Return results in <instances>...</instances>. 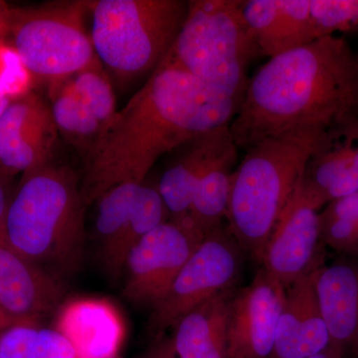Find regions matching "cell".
<instances>
[{
    "label": "cell",
    "mask_w": 358,
    "mask_h": 358,
    "mask_svg": "<svg viewBox=\"0 0 358 358\" xmlns=\"http://www.w3.org/2000/svg\"><path fill=\"white\" fill-rule=\"evenodd\" d=\"M58 134L43 98L29 92L13 99L0 117V178L23 176L50 164Z\"/></svg>",
    "instance_id": "10"
},
{
    "label": "cell",
    "mask_w": 358,
    "mask_h": 358,
    "mask_svg": "<svg viewBox=\"0 0 358 358\" xmlns=\"http://www.w3.org/2000/svg\"><path fill=\"white\" fill-rule=\"evenodd\" d=\"M308 358H336L334 357L333 355H329V352L320 353V355H313V357H308Z\"/></svg>",
    "instance_id": "36"
},
{
    "label": "cell",
    "mask_w": 358,
    "mask_h": 358,
    "mask_svg": "<svg viewBox=\"0 0 358 358\" xmlns=\"http://www.w3.org/2000/svg\"><path fill=\"white\" fill-rule=\"evenodd\" d=\"M310 0H280L282 52L313 41Z\"/></svg>",
    "instance_id": "27"
},
{
    "label": "cell",
    "mask_w": 358,
    "mask_h": 358,
    "mask_svg": "<svg viewBox=\"0 0 358 358\" xmlns=\"http://www.w3.org/2000/svg\"><path fill=\"white\" fill-rule=\"evenodd\" d=\"M86 0H60L11 8L8 38L21 64L49 83L67 79L96 59L85 17Z\"/></svg>",
    "instance_id": "7"
},
{
    "label": "cell",
    "mask_w": 358,
    "mask_h": 358,
    "mask_svg": "<svg viewBox=\"0 0 358 358\" xmlns=\"http://www.w3.org/2000/svg\"><path fill=\"white\" fill-rule=\"evenodd\" d=\"M50 109L58 133L83 157L102 131V122L67 79L50 83Z\"/></svg>",
    "instance_id": "19"
},
{
    "label": "cell",
    "mask_w": 358,
    "mask_h": 358,
    "mask_svg": "<svg viewBox=\"0 0 358 358\" xmlns=\"http://www.w3.org/2000/svg\"><path fill=\"white\" fill-rule=\"evenodd\" d=\"M322 213L352 218L358 222V192L345 199L331 202Z\"/></svg>",
    "instance_id": "29"
},
{
    "label": "cell",
    "mask_w": 358,
    "mask_h": 358,
    "mask_svg": "<svg viewBox=\"0 0 358 358\" xmlns=\"http://www.w3.org/2000/svg\"><path fill=\"white\" fill-rule=\"evenodd\" d=\"M322 131H298L268 136L246 150L234 169L228 229L256 262L293 197L308 160L334 143Z\"/></svg>",
    "instance_id": "3"
},
{
    "label": "cell",
    "mask_w": 358,
    "mask_h": 358,
    "mask_svg": "<svg viewBox=\"0 0 358 358\" xmlns=\"http://www.w3.org/2000/svg\"><path fill=\"white\" fill-rule=\"evenodd\" d=\"M343 143H334L320 150L308 160L294 195L315 210L329 203L327 194L334 183L352 167V143L343 138Z\"/></svg>",
    "instance_id": "21"
},
{
    "label": "cell",
    "mask_w": 358,
    "mask_h": 358,
    "mask_svg": "<svg viewBox=\"0 0 358 358\" xmlns=\"http://www.w3.org/2000/svg\"><path fill=\"white\" fill-rule=\"evenodd\" d=\"M34 326L37 327V324L32 322H28V320L17 319V317H11V315H7L3 310H0V336L2 334L6 333L7 329H11V327L16 326Z\"/></svg>",
    "instance_id": "32"
},
{
    "label": "cell",
    "mask_w": 358,
    "mask_h": 358,
    "mask_svg": "<svg viewBox=\"0 0 358 358\" xmlns=\"http://www.w3.org/2000/svg\"><path fill=\"white\" fill-rule=\"evenodd\" d=\"M245 255L228 227L221 225L206 234L169 293L152 307V331L162 334L200 303L236 288Z\"/></svg>",
    "instance_id": "8"
},
{
    "label": "cell",
    "mask_w": 358,
    "mask_h": 358,
    "mask_svg": "<svg viewBox=\"0 0 358 358\" xmlns=\"http://www.w3.org/2000/svg\"><path fill=\"white\" fill-rule=\"evenodd\" d=\"M239 103L164 60L106 122L82 157L87 206L115 186L143 183L162 157L186 141L230 124Z\"/></svg>",
    "instance_id": "1"
},
{
    "label": "cell",
    "mask_w": 358,
    "mask_h": 358,
    "mask_svg": "<svg viewBox=\"0 0 358 358\" xmlns=\"http://www.w3.org/2000/svg\"><path fill=\"white\" fill-rule=\"evenodd\" d=\"M30 358H78L69 339L57 329H38L31 348Z\"/></svg>",
    "instance_id": "28"
},
{
    "label": "cell",
    "mask_w": 358,
    "mask_h": 358,
    "mask_svg": "<svg viewBox=\"0 0 358 358\" xmlns=\"http://www.w3.org/2000/svg\"><path fill=\"white\" fill-rule=\"evenodd\" d=\"M10 199L7 197L6 188H4L3 180L0 178V241H2L4 232V222H6V216L7 208Z\"/></svg>",
    "instance_id": "33"
},
{
    "label": "cell",
    "mask_w": 358,
    "mask_h": 358,
    "mask_svg": "<svg viewBox=\"0 0 358 358\" xmlns=\"http://www.w3.org/2000/svg\"><path fill=\"white\" fill-rule=\"evenodd\" d=\"M141 358H178L174 350L173 339L162 338L150 348V352Z\"/></svg>",
    "instance_id": "30"
},
{
    "label": "cell",
    "mask_w": 358,
    "mask_h": 358,
    "mask_svg": "<svg viewBox=\"0 0 358 358\" xmlns=\"http://www.w3.org/2000/svg\"><path fill=\"white\" fill-rule=\"evenodd\" d=\"M238 148L226 152L200 180L193 194L188 217L204 235L223 225L229 205L231 180Z\"/></svg>",
    "instance_id": "20"
},
{
    "label": "cell",
    "mask_w": 358,
    "mask_h": 358,
    "mask_svg": "<svg viewBox=\"0 0 358 358\" xmlns=\"http://www.w3.org/2000/svg\"><path fill=\"white\" fill-rule=\"evenodd\" d=\"M143 183L126 182L110 188L96 200V232L103 263L109 264L131 214Z\"/></svg>",
    "instance_id": "23"
},
{
    "label": "cell",
    "mask_w": 358,
    "mask_h": 358,
    "mask_svg": "<svg viewBox=\"0 0 358 358\" xmlns=\"http://www.w3.org/2000/svg\"><path fill=\"white\" fill-rule=\"evenodd\" d=\"M241 11L261 55L271 58L282 53L280 0H245Z\"/></svg>",
    "instance_id": "24"
},
{
    "label": "cell",
    "mask_w": 358,
    "mask_h": 358,
    "mask_svg": "<svg viewBox=\"0 0 358 358\" xmlns=\"http://www.w3.org/2000/svg\"><path fill=\"white\" fill-rule=\"evenodd\" d=\"M235 148L237 145L227 124L199 134L176 148V157L160 176L157 185L169 219L188 216L200 180L220 157Z\"/></svg>",
    "instance_id": "15"
},
{
    "label": "cell",
    "mask_w": 358,
    "mask_h": 358,
    "mask_svg": "<svg viewBox=\"0 0 358 358\" xmlns=\"http://www.w3.org/2000/svg\"><path fill=\"white\" fill-rule=\"evenodd\" d=\"M236 289L221 292L174 324L171 339L178 358H228V313Z\"/></svg>",
    "instance_id": "18"
},
{
    "label": "cell",
    "mask_w": 358,
    "mask_h": 358,
    "mask_svg": "<svg viewBox=\"0 0 358 358\" xmlns=\"http://www.w3.org/2000/svg\"><path fill=\"white\" fill-rule=\"evenodd\" d=\"M346 138H350L352 148V167L358 173V128L346 134ZM345 138V136H343Z\"/></svg>",
    "instance_id": "34"
},
{
    "label": "cell",
    "mask_w": 358,
    "mask_h": 358,
    "mask_svg": "<svg viewBox=\"0 0 358 358\" xmlns=\"http://www.w3.org/2000/svg\"><path fill=\"white\" fill-rule=\"evenodd\" d=\"M329 350L331 336L315 292L313 271L285 289L270 358H308Z\"/></svg>",
    "instance_id": "14"
},
{
    "label": "cell",
    "mask_w": 358,
    "mask_h": 358,
    "mask_svg": "<svg viewBox=\"0 0 358 358\" xmlns=\"http://www.w3.org/2000/svg\"><path fill=\"white\" fill-rule=\"evenodd\" d=\"M315 271V287L336 358L358 352V256L346 254Z\"/></svg>",
    "instance_id": "13"
},
{
    "label": "cell",
    "mask_w": 358,
    "mask_h": 358,
    "mask_svg": "<svg viewBox=\"0 0 358 358\" xmlns=\"http://www.w3.org/2000/svg\"><path fill=\"white\" fill-rule=\"evenodd\" d=\"M358 127V59L336 35L271 57L250 78L230 124L238 148L285 133L322 131L338 140Z\"/></svg>",
    "instance_id": "2"
},
{
    "label": "cell",
    "mask_w": 358,
    "mask_h": 358,
    "mask_svg": "<svg viewBox=\"0 0 358 358\" xmlns=\"http://www.w3.org/2000/svg\"><path fill=\"white\" fill-rule=\"evenodd\" d=\"M353 358H358V352L357 353V355H355V357Z\"/></svg>",
    "instance_id": "37"
},
{
    "label": "cell",
    "mask_w": 358,
    "mask_h": 358,
    "mask_svg": "<svg viewBox=\"0 0 358 358\" xmlns=\"http://www.w3.org/2000/svg\"><path fill=\"white\" fill-rule=\"evenodd\" d=\"M13 99L9 96L8 92L6 91V87L0 81V117L6 112V108L8 107Z\"/></svg>",
    "instance_id": "35"
},
{
    "label": "cell",
    "mask_w": 358,
    "mask_h": 358,
    "mask_svg": "<svg viewBox=\"0 0 358 358\" xmlns=\"http://www.w3.org/2000/svg\"><path fill=\"white\" fill-rule=\"evenodd\" d=\"M189 1L88 0L96 56L122 86L150 77L178 38Z\"/></svg>",
    "instance_id": "5"
},
{
    "label": "cell",
    "mask_w": 358,
    "mask_h": 358,
    "mask_svg": "<svg viewBox=\"0 0 358 358\" xmlns=\"http://www.w3.org/2000/svg\"><path fill=\"white\" fill-rule=\"evenodd\" d=\"M167 220H169V213L159 189L143 183L133 214L122 231L109 264L105 267L110 278L117 280L121 277L129 251L150 231Z\"/></svg>",
    "instance_id": "22"
},
{
    "label": "cell",
    "mask_w": 358,
    "mask_h": 358,
    "mask_svg": "<svg viewBox=\"0 0 358 358\" xmlns=\"http://www.w3.org/2000/svg\"><path fill=\"white\" fill-rule=\"evenodd\" d=\"M87 207L76 173L46 164L22 176L9 201L2 242L40 266L74 272L84 255Z\"/></svg>",
    "instance_id": "4"
},
{
    "label": "cell",
    "mask_w": 358,
    "mask_h": 358,
    "mask_svg": "<svg viewBox=\"0 0 358 358\" xmlns=\"http://www.w3.org/2000/svg\"><path fill=\"white\" fill-rule=\"evenodd\" d=\"M320 213L293 195L263 252L261 265L285 289L322 267Z\"/></svg>",
    "instance_id": "12"
},
{
    "label": "cell",
    "mask_w": 358,
    "mask_h": 358,
    "mask_svg": "<svg viewBox=\"0 0 358 358\" xmlns=\"http://www.w3.org/2000/svg\"><path fill=\"white\" fill-rule=\"evenodd\" d=\"M64 294L55 277L0 241V310L38 324L41 315L59 307Z\"/></svg>",
    "instance_id": "16"
},
{
    "label": "cell",
    "mask_w": 358,
    "mask_h": 358,
    "mask_svg": "<svg viewBox=\"0 0 358 358\" xmlns=\"http://www.w3.org/2000/svg\"><path fill=\"white\" fill-rule=\"evenodd\" d=\"M11 8L4 1H0V43L8 38L10 28Z\"/></svg>",
    "instance_id": "31"
},
{
    "label": "cell",
    "mask_w": 358,
    "mask_h": 358,
    "mask_svg": "<svg viewBox=\"0 0 358 358\" xmlns=\"http://www.w3.org/2000/svg\"><path fill=\"white\" fill-rule=\"evenodd\" d=\"M55 329L69 339L78 358H117L126 324L114 303L102 298H78L59 310Z\"/></svg>",
    "instance_id": "17"
},
{
    "label": "cell",
    "mask_w": 358,
    "mask_h": 358,
    "mask_svg": "<svg viewBox=\"0 0 358 358\" xmlns=\"http://www.w3.org/2000/svg\"><path fill=\"white\" fill-rule=\"evenodd\" d=\"M285 289L263 268L248 286L236 289L228 313V358H270Z\"/></svg>",
    "instance_id": "11"
},
{
    "label": "cell",
    "mask_w": 358,
    "mask_h": 358,
    "mask_svg": "<svg viewBox=\"0 0 358 358\" xmlns=\"http://www.w3.org/2000/svg\"><path fill=\"white\" fill-rule=\"evenodd\" d=\"M261 55L245 24L239 0H192L164 60L241 105L247 68Z\"/></svg>",
    "instance_id": "6"
},
{
    "label": "cell",
    "mask_w": 358,
    "mask_h": 358,
    "mask_svg": "<svg viewBox=\"0 0 358 358\" xmlns=\"http://www.w3.org/2000/svg\"><path fill=\"white\" fill-rule=\"evenodd\" d=\"M73 89L90 106L103 127L117 112L115 91L99 59L69 77Z\"/></svg>",
    "instance_id": "25"
},
{
    "label": "cell",
    "mask_w": 358,
    "mask_h": 358,
    "mask_svg": "<svg viewBox=\"0 0 358 358\" xmlns=\"http://www.w3.org/2000/svg\"><path fill=\"white\" fill-rule=\"evenodd\" d=\"M313 40L358 29V0H310Z\"/></svg>",
    "instance_id": "26"
},
{
    "label": "cell",
    "mask_w": 358,
    "mask_h": 358,
    "mask_svg": "<svg viewBox=\"0 0 358 358\" xmlns=\"http://www.w3.org/2000/svg\"><path fill=\"white\" fill-rule=\"evenodd\" d=\"M205 236L188 216L169 219L150 231L127 257L124 296L154 307L169 293Z\"/></svg>",
    "instance_id": "9"
}]
</instances>
